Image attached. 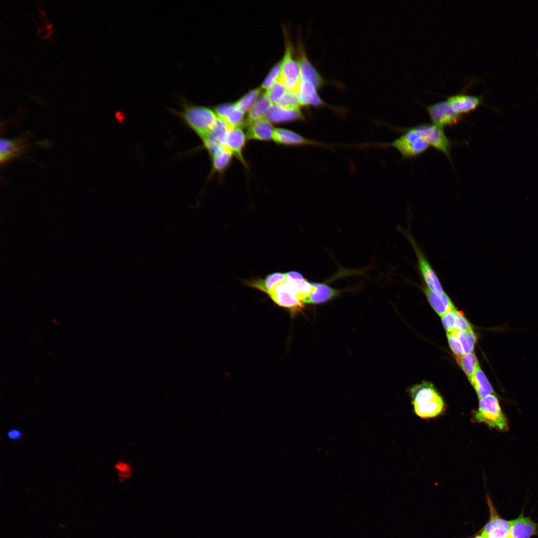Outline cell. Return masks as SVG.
I'll use <instances>...</instances> for the list:
<instances>
[{
	"instance_id": "cell-30",
	"label": "cell",
	"mask_w": 538,
	"mask_h": 538,
	"mask_svg": "<svg viewBox=\"0 0 538 538\" xmlns=\"http://www.w3.org/2000/svg\"><path fill=\"white\" fill-rule=\"evenodd\" d=\"M286 89L279 78L266 90L265 96L271 104H276L286 92Z\"/></svg>"
},
{
	"instance_id": "cell-39",
	"label": "cell",
	"mask_w": 538,
	"mask_h": 538,
	"mask_svg": "<svg viewBox=\"0 0 538 538\" xmlns=\"http://www.w3.org/2000/svg\"><path fill=\"white\" fill-rule=\"evenodd\" d=\"M507 538H513V537H511V536L510 535V536H509V537H508Z\"/></svg>"
},
{
	"instance_id": "cell-22",
	"label": "cell",
	"mask_w": 538,
	"mask_h": 538,
	"mask_svg": "<svg viewBox=\"0 0 538 538\" xmlns=\"http://www.w3.org/2000/svg\"><path fill=\"white\" fill-rule=\"evenodd\" d=\"M311 284L315 289L303 301L304 303L312 304L324 303L338 295L342 291L324 283L311 282Z\"/></svg>"
},
{
	"instance_id": "cell-38",
	"label": "cell",
	"mask_w": 538,
	"mask_h": 538,
	"mask_svg": "<svg viewBox=\"0 0 538 538\" xmlns=\"http://www.w3.org/2000/svg\"><path fill=\"white\" fill-rule=\"evenodd\" d=\"M474 538H484V537L479 532H478L474 535Z\"/></svg>"
},
{
	"instance_id": "cell-4",
	"label": "cell",
	"mask_w": 538,
	"mask_h": 538,
	"mask_svg": "<svg viewBox=\"0 0 538 538\" xmlns=\"http://www.w3.org/2000/svg\"><path fill=\"white\" fill-rule=\"evenodd\" d=\"M472 415L475 421L485 423L490 428L500 431L509 429L508 418L495 394L480 399L478 408L473 411Z\"/></svg>"
},
{
	"instance_id": "cell-11",
	"label": "cell",
	"mask_w": 538,
	"mask_h": 538,
	"mask_svg": "<svg viewBox=\"0 0 538 538\" xmlns=\"http://www.w3.org/2000/svg\"><path fill=\"white\" fill-rule=\"evenodd\" d=\"M247 140L245 131L242 127H229L224 137L223 145L232 153L245 169H249L244 154Z\"/></svg>"
},
{
	"instance_id": "cell-34",
	"label": "cell",
	"mask_w": 538,
	"mask_h": 538,
	"mask_svg": "<svg viewBox=\"0 0 538 538\" xmlns=\"http://www.w3.org/2000/svg\"><path fill=\"white\" fill-rule=\"evenodd\" d=\"M458 312L455 309L441 316L442 324L446 331L455 330Z\"/></svg>"
},
{
	"instance_id": "cell-6",
	"label": "cell",
	"mask_w": 538,
	"mask_h": 538,
	"mask_svg": "<svg viewBox=\"0 0 538 538\" xmlns=\"http://www.w3.org/2000/svg\"><path fill=\"white\" fill-rule=\"evenodd\" d=\"M415 127L429 146L441 152L451 161L450 151L454 142L447 137L443 128L433 124H420Z\"/></svg>"
},
{
	"instance_id": "cell-32",
	"label": "cell",
	"mask_w": 538,
	"mask_h": 538,
	"mask_svg": "<svg viewBox=\"0 0 538 538\" xmlns=\"http://www.w3.org/2000/svg\"><path fill=\"white\" fill-rule=\"evenodd\" d=\"M281 74L280 61L274 65L270 70L265 78L261 87L262 89H267L280 77Z\"/></svg>"
},
{
	"instance_id": "cell-26",
	"label": "cell",
	"mask_w": 538,
	"mask_h": 538,
	"mask_svg": "<svg viewBox=\"0 0 538 538\" xmlns=\"http://www.w3.org/2000/svg\"><path fill=\"white\" fill-rule=\"evenodd\" d=\"M285 280V274L281 272H274L268 275L265 279L254 280L251 281L250 284L251 286L269 294L275 285Z\"/></svg>"
},
{
	"instance_id": "cell-12",
	"label": "cell",
	"mask_w": 538,
	"mask_h": 538,
	"mask_svg": "<svg viewBox=\"0 0 538 538\" xmlns=\"http://www.w3.org/2000/svg\"><path fill=\"white\" fill-rule=\"evenodd\" d=\"M269 295L276 304L288 309L292 315L302 312L304 308V302L291 293L285 281L275 285Z\"/></svg>"
},
{
	"instance_id": "cell-18",
	"label": "cell",
	"mask_w": 538,
	"mask_h": 538,
	"mask_svg": "<svg viewBox=\"0 0 538 538\" xmlns=\"http://www.w3.org/2000/svg\"><path fill=\"white\" fill-rule=\"evenodd\" d=\"M510 535L513 538H531L538 536V523L530 517H526L523 511L517 518L510 521Z\"/></svg>"
},
{
	"instance_id": "cell-8",
	"label": "cell",
	"mask_w": 538,
	"mask_h": 538,
	"mask_svg": "<svg viewBox=\"0 0 538 538\" xmlns=\"http://www.w3.org/2000/svg\"><path fill=\"white\" fill-rule=\"evenodd\" d=\"M487 502L490 517L479 532L484 538H507L510 536V521L500 516L489 496H487Z\"/></svg>"
},
{
	"instance_id": "cell-19",
	"label": "cell",
	"mask_w": 538,
	"mask_h": 538,
	"mask_svg": "<svg viewBox=\"0 0 538 538\" xmlns=\"http://www.w3.org/2000/svg\"><path fill=\"white\" fill-rule=\"evenodd\" d=\"M245 126L248 140H272L274 128L273 125L265 118L246 123Z\"/></svg>"
},
{
	"instance_id": "cell-10",
	"label": "cell",
	"mask_w": 538,
	"mask_h": 538,
	"mask_svg": "<svg viewBox=\"0 0 538 538\" xmlns=\"http://www.w3.org/2000/svg\"><path fill=\"white\" fill-rule=\"evenodd\" d=\"M30 134L27 132L12 139L0 138V163L4 164L23 154L31 145L28 143Z\"/></svg>"
},
{
	"instance_id": "cell-7",
	"label": "cell",
	"mask_w": 538,
	"mask_h": 538,
	"mask_svg": "<svg viewBox=\"0 0 538 538\" xmlns=\"http://www.w3.org/2000/svg\"><path fill=\"white\" fill-rule=\"evenodd\" d=\"M425 107L433 124L443 129L453 127L463 120V116L456 113L447 100Z\"/></svg>"
},
{
	"instance_id": "cell-5",
	"label": "cell",
	"mask_w": 538,
	"mask_h": 538,
	"mask_svg": "<svg viewBox=\"0 0 538 538\" xmlns=\"http://www.w3.org/2000/svg\"><path fill=\"white\" fill-rule=\"evenodd\" d=\"M285 36V52L281 62L280 79L286 91L297 92L300 79L298 61L294 57V49L286 32Z\"/></svg>"
},
{
	"instance_id": "cell-37",
	"label": "cell",
	"mask_w": 538,
	"mask_h": 538,
	"mask_svg": "<svg viewBox=\"0 0 538 538\" xmlns=\"http://www.w3.org/2000/svg\"><path fill=\"white\" fill-rule=\"evenodd\" d=\"M285 276L292 279H301L304 277L299 272L296 271H290L285 273Z\"/></svg>"
},
{
	"instance_id": "cell-36",
	"label": "cell",
	"mask_w": 538,
	"mask_h": 538,
	"mask_svg": "<svg viewBox=\"0 0 538 538\" xmlns=\"http://www.w3.org/2000/svg\"><path fill=\"white\" fill-rule=\"evenodd\" d=\"M115 468L123 474H128L130 470L129 466L127 463L123 462H119L116 464Z\"/></svg>"
},
{
	"instance_id": "cell-27",
	"label": "cell",
	"mask_w": 538,
	"mask_h": 538,
	"mask_svg": "<svg viewBox=\"0 0 538 538\" xmlns=\"http://www.w3.org/2000/svg\"><path fill=\"white\" fill-rule=\"evenodd\" d=\"M456 360L470 381L479 364L475 354L472 352L460 357H456Z\"/></svg>"
},
{
	"instance_id": "cell-3",
	"label": "cell",
	"mask_w": 538,
	"mask_h": 538,
	"mask_svg": "<svg viewBox=\"0 0 538 538\" xmlns=\"http://www.w3.org/2000/svg\"><path fill=\"white\" fill-rule=\"evenodd\" d=\"M402 131L404 134L391 142L366 143L362 145L365 147L372 146L382 148H394L404 159L416 157L424 153L428 149L429 145L415 126L403 129Z\"/></svg>"
},
{
	"instance_id": "cell-2",
	"label": "cell",
	"mask_w": 538,
	"mask_h": 538,
	"mask_svg": "<svg viewBox=\"0 0 538 538\" xmlns=\"http://www.w3.org/2000/svg\"><path fill=\"white\" fill-rule=\"evenodd\" d=\"M414 411L422 418H431L441 414L445 409L441 396L430 383L424 382L410 389Z\"/></svg>"
},
{
	"instance_id": "cell-24",
	"label": "cell",
	"mask_w": 538,
	"mask_h": 538,
	"mask_svg": "<svg viewBox=\"0 0 538 538\" xmlns=\"http://www.w3.org/2000/svg\"><path fill=\"white\" fill-rule=\"evenodd\" d=\"M474 387L479 399L495 392L483 371L478 364L474 374L469 381Z\"/></svg>"
},
{
	"instance_id": "cell-14",
	"label": "cell",
	"mask_w": 538,
	"mask_h": 538,
	"mask_svg": "<svg viewBox=\"0 0 538 538\" xmlns=\"http://www.w3.org/2000/svg\"><path fill=\"white\" fill-rule=\"evenodd\" d=\"M265 118L272 125L285 124L306 121L301 109H288L277 104H270Z\"/></svg>"
},
{
	"instance_id": "cell-17",
	"label": "cell",
	"mask_w": 538,
	"mask_h": 538,
	"mask_svg": "<svg viewBox=\"0 0 538 538\" xmlns=\"http://www.w3.org/2000/svg\"><path fill=\"white\" fill-rule=\"evenodd\" d=\"M214 111L217 117L229 127H242L245 125V114L236 103H225L216 106Z\"/></svg>"
},
{
	"instance_id": "cell-16",
	"label": "cell",
	"mask_w": 538,
	"mask_h": 538,
	"mask_svg": "<svg viewBox=\"0 0 538 538\" xmlns=\"http://www.w3.org/2000/svg\"><path fill=\"white\" fill-rule=\"evenodd\" d=\"M405 235L414 250L417 258L420 271L427 287L434 291L443 290L438 278L425 259L423 253L418 247L411 236L407 234Z\"/></svg>"
},
{
	"instance_id": "cell-33",
	"label": "cell",
	"mask_w": 538,
	"mask_h": 538,
	"mask_svg": "<svg viewBox=\"0 0 538 538\" xmlns=\"http://www.w3.org/2000/svg\"><path fill=\"white\" fill-rule=\"evenodd\" d=\"M446 335L450 348L456 357L464 355L462 346L456 336L454 330L446 331Z\"/></svg>"
},
{
	"instance_id": "cell-28",
	"label": "cell",
	"mask_w": 538,
	"mask_h": 538,
	"mask_svg": "<svg viewBox=\"0 0 538 538\" xmlns=\"http://www.w3.org/2000/svg\"><path fill=\"white\" fill-rule=\"evenodd\" d=\"M262 90L260 86L250 90L240 98L236 104L244 113H248L262 94Z\"/></svg>"
},
{
	"instance_id": "cell-13",
	"label": "cell",
	"mask_w": 538,
	"mask_h": 538,
	"mask_svg": "<svg viewBox=\"0 0 538 538\" xmlns=\"http://www.w3.org/2000/svg\"><path fill=\"white\" fill-rule=\"evenodd\" d=\"M297 60L300 70V79L308 81L319 91L327 83L307 56L301 43L297 47Z\"/></svg>"
},
{
	"instance_id": "cell-1",
	"label": "cell",
	"mask_w": 538,
	"mask_h": 538,
	"mask_svg": "<svg viewBox=\"0 0 538 538\" xmlns=\"http://www.w3.org/2000/svg\"><path fill=\"white\" fill-rule=\"evenodd\" d=\"M180 111L171 110L202 140L205 138L216 125L218 117L214 109L194 105L182 100Z\"/></svg>"
},
{
	"instance_id": "cell-29",
	"label": "cell",
	"mask_w": 538,
	"mask_h": 538,
	"mask_svg": "<svg viewBox=\"0 0 538 538\" xmlns=\"http://www.w3.org/2000/svg\"><path fill=\"white\" fill-rule=\"evenodd\" d=\"M454 331L462 346L464 355L472 353L476 341L473 330Z\"/></svg>"
},
{
	"instance_id": "cell-15",
	"label": "cell",
	"mask_w": 538,
	"mask_h": 538,
	"mask_svg": "<svg viewBox=\"0 0 538 538\" xmlns=\"http://www.w3.org/2000/svg\"><path fill=\"white\" fill-rule=\"evenodd\" d=\"M446 100L454 111L462 116L475 111L479 106L484 104V96L469 95L465 92L447 96Z\"/></svg>"
},
{
	"instance_id": "cell-21",
	"label": "cell",
	"mask_w": 538,
	"mask_h": 538,
	"mask_svg": "<svg viewBox=\"0 0 538 538\" xmlns=\"http://www.w3.org/2000/svg\"><path fill=\"white\" fill-rule=\"evenodd\" d=\"M233 157L232 153L225 146L210 155L211 169L209 177L211 178L217 174L223 178L230 166Z\"/></svg>"
},
{
	"instance_id": "cell-9",
	"label": "cell",
	"mask_w": 538,
	"mask_h": 538,
	"mask_svg": "<svg viewBox=\"0 0 538 538\" xmlns=\"http://www.w3.org/2000/svg\"><path fill=\"white\" fill-rule=\"evenodd\" d=\"M272 140L277 144L285 146H317L332 148L329 144L308 138L294 131L282 128H274Z\"/></svg>"
},
{
	"instance_id": "cell-25",
	"label": "cell",
	"mask_w": 538,
	"mask_h": 538,
	"mask_svg": "<svg viewBox=\"0 0 538 538\" xmlns=\"http://www.w3.org/2000/svg\"><path fill=\"white\" fill-rule=\"evenodd\" d=\"M270 104L264 93H262L247 113L245 124L264 119Z\"/></svg>"
},
{
	"instance_id": "cell-31",
	"label": "cell",
	"mask_w": 538,
	"mask_h": 538,
	"mask_svg": "<svg viewBox=\"0 0 538 538\" xmlns=\"http://www.w3.org/2000/svg\"><path fill=\"white\" fill-rule=\"evenodd\" d=\"M276 104L288 109H301L297 93L292 91H286Z\"/></svg>"
},
{
	"instance_id": "cell-35",
	"label": "cell",
	"mask_w": 538,
	"mask_h": 538,
	"mask_svg": "<svg viewBox=\"0 0 538 538\" xmlns=\"http://www.w3.org/2000/svg\"><path fill=\"white\" fill-rule=\"evenodd\" d=\"M7 436L12 441H19L23 437V433L20 430L13 428L7 431Z\"/></svg>"
},
{
	"instance_id": "cell-20",
	"label": "cell",
	"mask_w": 538,
	"mask_h": 538,
	"mask_svg": "<svg viewBox=\"0 0 538 538\" xmlns=\"http://www.w3.org/2000/svg\"><path fill=\"white\" fill-rule=\"evenodd\" d=\"M423 291L430 305L441 317L455 309L449 296L443 291H434L424 287Z\"/></svg>"
},
{
	"instance_id": "cell-23",
	"label": "cell",
	"mask_w": 538,
	"mask_h": 538,
	"mask_svg": "<svg viewBox=\"0 0 538 538\" xmlns=\"http://www.w3.org/2000/svg\"><path fill=\"white\" fill-rule=\"evenodd\" d=\"M291 293L298 300L303 301L315 289V287L304 278L292 279L285 276V280Z\"/></svg>"
}]
</instances>
